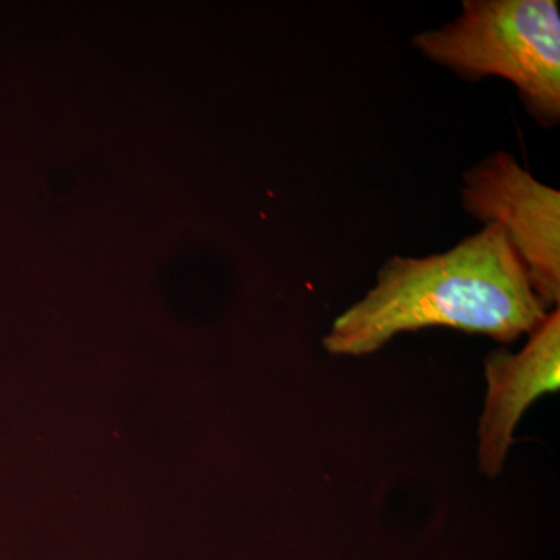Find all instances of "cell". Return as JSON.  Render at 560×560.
Here are the masks:
<instances>
[{
	"label": "cell",
	"instance_id": "277c9868",
	"mask_svg": "<svg viewBox=\"0 0 560 560\" xmlns=\"http://www.w3.org/2000/svg\"><path fill=\"white\" fill-rule=\"evenodd\" d=\"M485 408L478 422V463L493 480L506 464L526 410L560 386V312L548 313L517 353L495 350L485 361Z\"/></svg>",
	"mask_w": 560,
	"mask_h": 560
},
{
	"label": "cell",
	"instance_id": "6da1fadb",
	"mask_svg": "<svg viewBox=\"0 0 560 560\" xmlns=\"http://www.w3.org/2000/svg\"><path fill=\"white\" fill-rule=\"evenodd\" d=\"M548 313L508 235L488 223L447 253L390 257L374 289L334 320L323 345L331 355H371L397 335L427 327L510 345Z\"/></svg>",
	"mask_w": 560,
	"mask_h": 560
},
{
	"label": "cell",
	"instance_id": "3957f363",
	"mask_svg": "<svg viewBox=\"0 0 560 560\" xmlns=\"http://www.w3.org/2000/svg\"><path fill=\"white\" fill-rule=\"evenodd\" d=\"M464 208L499 224L525 267L544 307L560 301V194L545 186L510 153H495L464 176Z\"/></svg>",
	"mask_w": 560,
	"mask_h": 560
},
{
	"label": "cell",
	"instance_id": "7a4b0ae2",
	"mask_svg": "<svg viewBox=\"0 0 560 560\" xmlns=\"http://www.w3.org/2000/svg\"><path fill=\"white\" fill-rule=\"evenodd\" d=\"M415 46L464 79L511 81L534 119H560V10L556 0H467L458 20Z\"/></svg>",
	"mask_w": 560,
	"mask_h": 560
}]
</instances>
